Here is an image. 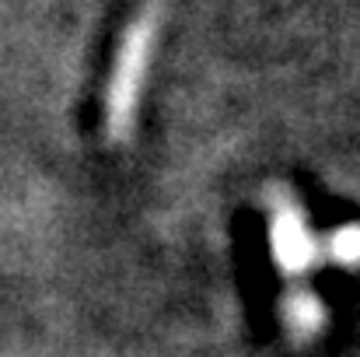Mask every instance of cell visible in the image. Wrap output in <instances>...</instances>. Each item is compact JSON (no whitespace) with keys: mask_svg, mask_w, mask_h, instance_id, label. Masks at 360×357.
Masks as SVG:
<instances>
[{"mask_svg":"<svg viewBox=\"0 0 360 357\" xmlns=\"http://www.w3.org/2000/svg\"><path fill=\"white\" fill-rule=\"evenodd\" d=\"M273 242H276V256L287 270H301L308 266V256H311V242L304 235V225H301V214L297 211H280L273 218Z\"/></svg>","mask_w":360,"mask_h":357,"instance_id":"6da1fadb","label":"cell"},{"mask_svg":"<svg viewBox=\"0 0 360 357\" xmlns=\"http://www.w3.org/2000/svg\"><path fill=\"white\" fill-rule=\"evenodd\" d=\"M143 49H147V32L140 35H129V46L122 53V74L116 81V102H120V113L126 116L129 102H133V92H136V77L143 74Z\"/></svg>","mask_w":360,"mask_h":357,"instance_id":"7a4b0ae2","label":"cell"},{"mask_svg":"<svg viewBox=\"0 0 360 357\" xmlns=\"http://www.w3.org/2000/svg\"><path fill=\"white\" fill-rule=\"evenodd\" d=\"M336 256L360 259V232H343V235L336 238Z\"/></svg>","mask_w":360,"mask_h":357,"instance_id":"3957f363","label":"cell"}]
</instances>
